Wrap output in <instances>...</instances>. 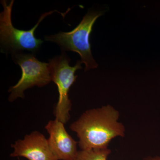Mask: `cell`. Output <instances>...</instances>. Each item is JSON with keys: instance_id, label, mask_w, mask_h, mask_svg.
Returning a JSON list of instances; mask_svg holds the SVG:
<instances>
[{"instance_id": "obj_1", "label": "cell", "mask_w": 160, "mask_h": 160, "mask_svg": "<svg viewBox=\"0 0 160 160\" xmlns=\"http://www.w3.org/2000/svg\"><path fill=\"white\" fill-rule=\"evenodd\" d=\"M119 112L110 105L84 112L70 125L77 133L81 150L108 148L112 139L125 134V128L119 122Z\"/></svg>"}, {"instance_id": "obj_2", "label": "cell", "mask_w": 160, "mask_h": 160, "mask_svg": "<svg viewBox=\"0 0 160 160\" xmlns=\"http://www.w3.org/2000/svg\"><path fill=\"white\" fill-rule=\"evenodd\" d=\"M102 15V11H89L80 24L71 31L60 32L57 34L47 36L45 40L57 43L63 52L71 51L78 53L81 61L86 66L85 71L95 69L98 64L92 54L89 36L96 21Z\"/></svg>"}, {"instance_id": "obj_3", "label": "cell", "mask_w": 160, "mask_h": 160, "mask_svg": "<svg viewBox=\"0 0 160 160\" xmlns=\"http://www.w3.org/2000/svg\"><path fill=\"white\" fill-rule=\"evenodd\" d=\"M13 2V0L9 3H7L6 1H1L4 8L0 14V41L2 49L12 52V54L23 50L35 52L43 42L42 40L35 37L36 29L46 17L55 12H59L55 10L45 12L42 15L37 23L31 29L20 30L16 29L12 23L11 13Z\"/></svg>"}, {"instance_id": "obj_4", "label": "cell", "mask_w": 160, "mask_h": 160, "mask_svg": "<svg viewBox=\"0 0 160 160\" xmlns=\"http://www.w3.org/2000/svg\"><path fill=\"white\" fill-rule=\"evenodd\" d=\"M70 59L63 52L61 55L49 60V69L51 81L57 86L59 99L55 108V119L63 124H66L70 119L69 112L71 110V103L69 98V92L70 87L76 81L77 76L75 72L82 69V61H78L74 66L69 65Z\"/></svg>"}, {"instance_id": "obj_5", "label": "cell", "mask_w": 160, "mask_h": 160, "mask_svg": "<svg viewBox=\"0 0 160 160\" xmlns=\"http://www.w3.org/2000/svg\"><path fill=\"white\" fill-rule=\"evenodd\" d=\"M12 55L14 62L21 67L22 75L18 82L9 88V102L18 98H24L26 89L34 86L43 87L51 81L49 63L40 62L32 54L16 52Z\"/></svg>"}, {"instance_id": "obj_6", "label": "cell", "mask_w": 160, "mask_h": 160, "mask_svg": "<svg viewBox=\"0 0 160 160\" xmlns=\"http://www.w3.org/2000/svg\"><path fill=\"white\" fill-rule=\"evenodd\" d=\"M14 149L11 157H23L28 160H58L53 154L48 139L39 132L33 131L12 144Z\"/></svg>"}, {"instance_id": "obj_7", "label": "cell", "mask_w": 160, "mask_h": 160, "mask_svg": "<svg viewBox=\"0 0 160 160\" xmlns=\"http://www.w3.org/2000/svg\"><path fill=\"white\" fill-rule=\"evenodd\" d=\"M45 128L49 134L50 149L58 160H75L78 152V142L68 133L64 124L55 119L49 121Z\"/></svg>"}, {"instance_id": "obj_8", "label": "cell", "mask_w": 160, "mask_h": 160, "mask_svg": "<svg viewBox=\"0 0 160 160\" xmlns=\"http://www.w3.org/2000/svg\"><path fill=\"white\" fill-rule=\"evenodd\" d=\"M111 151L109 148L78 151L75 160H107Z\"/></svg>"}, {"instance_id": "obj_9", "label": "cell", "mask_w": 160, "mask_h": 160, "mask_svg": "<svg viewBox=\"0 0 160 160\" xmlns=\"http://www.w3.org/2000/svg\"><path fill=\"white\" fill-rule=\"evenodd\" d=\"M143 160H160V156H156L154 157H148L145 158Z\"/></svg>"}]
</instances>
